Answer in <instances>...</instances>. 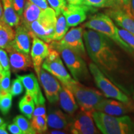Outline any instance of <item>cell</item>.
<instances>
[{"mask_svg": "<svg viewBox=\"0 0 134 134\" xmlns=\"http://www.w3.org/2000/svg\"><path fill=\"white\" fill-rule=\"evenodd\" d=\"M87 53L94 63L112 80L111 75L119 68L120 62L112 40L92 29L83 31Z\"/></svg>", "mask_w": 134, "mask_h": 134, "instance_id": "6da1fadb", "label": "cell"}, {"mask_svg": "<svg viewBox=\"0 0 134 134\" xmlns=\"http://www.w3.org/2000/svg\"><path fill=\"white\" fill-rule=\"evenodd\" d=\"M96 126L104 134H134V122L128 115L113 116L98 110L92 113Z\"/></svg>", "mask_w": 134, "mask_h": 134, "instance_id": "7a4b0ae2", "label": "cell"}, {"mask_svg": "<svg viewBox=\"0 0 134 134\" xmlns=\"http://www.w3.org/2000/svg\"><path fill=\"white\" fill-rule=\"evenodd\" d=\"M83 26L103 34L125 51L130 53L133 52L134 50L120 36L119 29L115 26L112 18L107 14L99 13L94 14Z\"/></svg>", "mask_w": 134, "mask_h": 134, "instance_id": "3957f363", "label": "cell"}, {"mask_svg": "<svg viewBox=\"0 0 134 134\" xmlns=\"http://www.w3.org/2000/svg\"><path fill=\"white\" fill-rule=\"evenodd\" d=\"M56 13L52 8L42 10L36 21L26 27L29 32L31 38L37 37L47 43L52 41L57 23Z\"/></svg>", "mask_w": 134, "mask_h": 134, "instance_id": "277c9868", "label": "cell"}, {"mask_svg": "<svg viewBox=\"0 0 134 134\" xmlns=\"http://www.w3.org/2000/svg\"><path fill=\"white\" fill-rule=\"evenodd\" d=\"M50 46L56 49L66 64L67 68L71 72L74 80L80 81L86 80L90 76L86 64L83 57L71 50L63 46L59 41H52Z\"/></svg>", "mask_w": 134, "mask_h": 134, "instance_id": "5b68a950", "label": "cell"}, {"mask_svg": "<svg viewBox=\"0 0 134 134\" xmlns=\"http://www.w3.org/2000/svg\"><path fill=\"white\" fill-rule=\"evenodd\" d=\"M66 86L73 93L81 110L93 112L98 104L104 99L103 94L98 90L84 86L75 80Z\"/></svg>", "mask_w": 134, "mask_h": 134, "instance_id": "8992f818", "label": "cell"}, {"mask_svg": "<svg viewBox=\"0 0 134 134\" xmlns=\"http://www.w3.org/2000/svg\"><path fill=\"white\" fill-rule=\"evenodd\" d=\"M89 68L96 86L103 92L105 98H112L127 104L133 103L123 91L104 74L103 72L94 63H90Z\"/></svg>", "mask_w": 134, "mask_h": 134, "instance_id": "52a82bcc", "label": "cell"}, {"mask_svg": "<svg viewBox=\"0 0 134 134\" xmlns=\"http://www.w3.org/2000/svg\"><path fill=\"white\" fill-rule=\"evenodd\" d=\"M42 68L51 73L65 86L75 80L71 78L63 65L60 53L50 45L48 55L43 62Z\"/></svg>", "mask_w": 134, "mask_h": 134, "instance_id": "ba28073f", "label": "cell"}, {"mask_svg": "<svg viewBox=\"0 0 134 134\" xmlns=\"http://www.w3.org/2000/svg\"><path fill=\"white\" fill-rule=\"evenodd\" d=\"M92 111L81 110L70 123L69 130L74 134L98 133L99 130L94 123Z\"/></svg>", "mask_w": 134, "mask_h": 134, "instance_id": "9c48e42d", "label": "cell"}, {"mask_svg": "<svg viewBox=\"0 0 134 134\" xmlns=\"http://www.w3.org/2000/svg\"><path fill=\"white\" fill-rule=\"evenodd\" d=\"M96 8L86 4L73 5L68 4L63 11L62 14L69 27H75L86 19L89 13H94Z\"/></svg>", "mask_w": 134, "mask_h": 134, "instance_id": "30bf717a", "label": "cell"}, {"mask_svg": "<svg viewBox=\"0 0 134 134\" xmlns=\"http://www.w3.org/2000/svg\"><path fill=\"white\" fill-rule=\"evenodd\" d=\"M38 77L48 102L52 104H56L59 100V93L61 89L59 82L54 76L42 68H41Z\"/></svg>", "mask_w": 134, "mask_h": 134, "instance_id": "8fae6325", "label": "cell"}, {"mask_svg": "<svg viewBox=\"0 0 134 134\" xmlns=\"http://www.w3.org/2000/svg\"><path fill=\"white\" fill-rule=\"evenodd\" d=\"M95 110L113 116H122L127 113H134V104H127L116 99H104L95 108Z\"/></svg>", "mask_w": 134, "mask_h": 134, "instance_id": "7c38bea8", "label": "cell"}, {"mask_svg": "<svg viewBox=\"0 0 134 134\" xmlns=\"http://www.w3.org/2000/svg\"><path fill=\"white\" fill-rule=\"evenodd\" d=\"M59 42L63 46L71 48L81 57H86V52L84 45L83 29L82 27L71 28L59 41Z\"/></svg>", "mask_w": 134, "mask_h": 134, "instance_id": "4fadbf2b", "label": "cell"}, {"mask_svg": "<svg viewBox=\"0 0 134 134\" xmlns=\"http://www.w3.org/2000/svg\"><path fill=\"white\" fill-rule=\"evenodd\" d=\"M5 49L9 54L10 67L13 73L27 71L33 66L29 54L18 51L11 43Z\"/></svg>", "mask_w": 134, "mask_h": 134, "instance_id": "5bb4252c", "label": "cell"}, {"mask_svg": "<svg viewBox=\"0 0 134 134\" xmlns=\"http://www.w3.org/2000/svg\"><path fill=\"white\" fill-rule=\"evenodd\" d=\"M32 38V46L31 52L33 67L38 76L43 60L48 56L50 45L41 38L34 37Z\"/></svg>", "mask_w": 134, "mask_h": 134, "instance_id": "9a60e30c", "label": "cell"}, {"mask_svg": "<svg viewBox=\"0 0 134 134\" xmlns=\"http://www.w3.org/2000/svg\"><path fill=\"white\" fill-rule=\"evenodd\" d=\"M24 85L26 93L32 97L35 104H45L46 99L43 96L38 80L33 73L24 75H17Z\"/></svg>", "mask_w": 134, "mask_h": 134, "instance_id": "2e32d148", "label": "cell"}, {"mask_svg": "<svg viewBox=\"0 0 134 134\" xmlns=\"http://www.w3.org/2000/svg\"><path fill=\"white\" fill-rule=\"evenodd\" d=\"M31 38L28 29L20 24L16 27L14 39L11 44L21 52L29 54L31 48Z\"/></svg>", "mask_w": 134, "mask_h": 134, "instance_id": "e0dca14e", "label": "cell"}, {"mask_svg": "<svg viewBox=\"0 0 134 134\" xmlns=\"http://www.w3.org/2000/svg\"><path fill=\"white\" fill-rule=\"evenodd\" d=\"M106 14L115 23L134 36V19L121 8H114L106 11Z\"/></svg>", "mask_w": 134, "mask_h": 134, "instance_id": "ac0fdd59", "label": "cell"}, {"mask_svg": "<svg viewBox=\"0 0 134 134\" xmlns=\"http://www.w3.org/2000/svg\"><path fill=\"white\" fill-rule=\"evenodd\" d=\"M58 100L62 109L69 115H73L78 109V105L73 93L63 84H62Z\"/></svg>", "mask_w": 134, "mask_h": 134, "instance_id": "d6986e66", "label": "cell"}, {"mask_svg": "<svg viewBox=\"0 0 134 134\" xmlns=\"http://www.w3.org/2000/svg\"><path fill=\"white\" fill-rule=\"evenodd\" d=\"M47 125L50 128L57 130H69L70 123L66 115L61 110L50 109L48 110Z\"/></svg>", "mask_w": 134, "mask_h": 134, "instance_id": "ffe728a7", "label": "cell"}, {"mask_svg": "<svg viewBox=\"0 0 134 134\" xmlns=\"http://www.w3.org/2000/svg\"><path fill=\"white\" fill-rule=\"evenodd\" d=\"M43 9H42L36 4L27 0L24 8V11L21 17V24L25 27L27 26L31 23L37 19Z\"/></svg>", "mask_w": 134, "mask_h": 134, "instance_id": "44dd1931", "label": "cell"}, {"mask_svg": "<svg viewBox=\"0 0 134 134\" xmlns=\"http://www.w3.org/2000/svg\"><path fill=\"white\" fill-rule=\"evenodd\" d=\"M3 6L4 21L11 27L21 24V18L18 16L13 6V0H1Z\"/></svg>", "mask_w": 134, "mask_h": 134, "instance_id": "7402d4cb", "label": "cell"}, {"mask_svg": "<svg viewBox=\"0 0 134 134\" xmlns=\"http://www.w3.org/2000/svg\"><path fill=\"white\" fill-rule=\"evenodd\" d=\"M15 31L4 21L0 22V48H6L14 41Z\"/></svg>", "mask_w": 134, "mask_h": 134, "instance_id": "603a6c76", "label": "cell"}, {"mask_svg": "<svg viewBox=\"0 0 134 134\" xmlns=\"http://www.w3.org/2000/svg\"><path fill=\"white\" fill-rule=\"evenodd\" d=\"M35 107V103L32 97L29 93H26L24 96L20 100L19 103L20 111L27 117L28 119H31Z\"/></svg>", "mask_w": 134, "mask_h": 134, "instance_id": "cb8c5ba5", "label": "cell"}, {"mask_svg": "<svg viewBox=\"0 0 134 134\" xmlns=\"http://www.w3.org/2000/svg\"><path fill=\"white\" fill-rule=\"evenodd\" d=\"M69 26L67 24L66 19L62 14L58 16L57 19L55 32L52 37V41H59L68 32Z\"/></svg>", "mask_w": 134, "mask_h": 134, "instance_id": "d4e9b609", "label": "cell"}, {"mask_svg": "<svg viewBox=\"0 0 134 134\" xmlns=\"http://www.w3.org/2000/svg\"><path fill=\"white\" fill-rule=\"evenodd\" d=\"M13 122L16 124L21 129L22 132L24 134H34L37 133L32 127L31 124L30 123L24 116L22 115H18L14 118Z\"/></svg>", "mask_w": 134, "mask_h": 134, "instance_id": "484cf974", "label": "cell"}, {"mask_svg": "<svg viewBox=\"0 0 134 134\" xmlns=\"http://www.w3.org/2000/svg\"><path fill=\"white\" fill-rule=\"evenodd\" d=\"M31 124L37 133H43L47 130V117L46 115L32 117Z\"/></svg>", "mask_w": 134, "mask_h": 134, "instance_id": "4316f807", "label": "cell"}, {"mask_svg": "<svg viewBox=\"0 0 134 134\" xmlns=\"http://www.w3.org/2000/svg\"><path fill=\"white\" fill-rule=\"evenodd\" d=\"M85 4L94 8H119L117 0H85Z\"/></svg>", "mask_w": 134, "mask_h": 134, "instance_id": "83f0119b", "label": "cell"}, {"mask_svg": "<svg viewBox=\"0 0 134 134\" xmlns=\"http://www.w3.org/2000/svg\"><path fill=\"white\" fill-rule=\"evenodd\" d=\"M13 95L11 93H1L0 96V111L3 115H6L12 106Z\"/></svg>", "mask_w": 134, "mask_h": 134, "instance_id": "f1b7e54d", "label": "cell"}, {"mask_svg": "<svg viewBox=\"0 0 134 134\" xmlns=\"http://www.w3.org/2000/svg\"><path fill=\"white\" fill-rule=\"evenodd\" d=\"M10 78H11V72L10 70L3 71V76L0 81V88L1 90V93H10Z\"/></svg>", "mask_w": 134, "mask_h": 134, "instance_id": "f546056e", "label": "cell"}, {"mask_svg": "<svg viewBox=\"0 0 134 134\" xmlns=\"http://www.w3.org/2000/svg\"><path fill=\"white\" fill-rule=\"evenodd\" d=\"M51 8L54 10L57 17L62 14L63 11L67 6L66 0H47Z\"/></svg>", "mask_w": 134, "mask_h": 134, "instance_id": "4dcf8cb0", "label": "cell"}, {"mask_svg": "<svg viewBox=\"0 0 134 134\" xmlns=\"http://www.w3.org/2000/svg\"><path fill=\"white\" fill-rule=\"evenodd\" d=\"M24 85L19 78H17L16 79L13 80L12 81V85L10 89V93L14 96H19L24 91Z\"/></svg>", "mask_w": 134, "mask_h": 134, "instance_id": "1f68e13d", "label": "cell"}, {"mask_svg": "<svg viewBox=\"0 0 134 134\" xmlns=\"http://www.w3.org/2000/svg\"><path fill=\"white\" fill-rule=\"evenodd\" d=\"M119 34L122 39L134 50V36L126 30L119 29Z\"/></svg>", "mask_w": 134, "mask_h": 134, "instance_id": "d6a6232c", "label": "cell"}, {"mask_svg": "<svg viewBox=\"0 0 134 134\" xmlns=\"http://www.w3.org/2000/svg\"><path fill=\"white\" fill-rule=\"evenodd\" d=\"M0 64L4 71L10 70L11 67L7 52L1 48H0Z\"/></svg>", "mask_w": 134, "mask_h": 134, "instance_id": "836d02e7", "label": "cell"}, {"mask_svg": "<svg viewBox=\"0 0 134 134\" xmlns=\"http://www.w3.org/2000/svg\"><path fill=\"white\" fill-rule=\"evenodd\" d=\"M13 2L15 11L21 18L24 11L26 0H13Z\"/></svg>", "mask_w": 134, "mask_h": 134, "instance_id": "e575fe53", "label": "cell"}, {"mask_svg": "<svg viewBox=\"0 0 134 134\" xmlns=\"http://www.w3.org/2000/svg\"><path fill=\"white\" fill-rule=\"evenodd\" d=\"M121 8L134 19V0H129V3Z\"/></svg>", "mask_w": 134, "mask_h": 134, "instance_id": "d590c367", "label": "cell"}, {"mask_svg": "<svg viewBox=\"0 0 134 134\" xmlns=\"http://www.w3.org/2000/svg\"><path fill=\"white\" fill-rule=\"evenodd\" d=\"M45 115H46V109L45 104H37L34 110L32 117Z\"/></svg>", "mask_w": 134, "mask_h": 134, "instance_id": "8d00e7d4", "label": "cell"}, {"mask_svg": "<svg viewBox=\"0 0 134 134\" xmlns=\"http://www.w3.org/2000/svg\"><path fill=\"white\" fill-rule=\"evenodd\" d=\"M30 2L37 5L41 9L44 10L48 8V2L47 0H29Z\"/></svg>", "mask_w": 134, "mask_h": 134, "instance_id": "74e56055", "label": "cell"}, {"mask_svg": "<svg viewBox=\"0 0 134 134\" xmlns=\"http://www.w3.org/2000/svg\"><path fill=\"white\" fill-rule=\"evenodd\" d=\"M8 129L10 132V133L13 134H22V132L21 129L19 128V126L13 122V124H11L9 125H8Z\"/></svg>", "mask_w": 134, "mask_h": 134, "instance_id": "f35d334b", "label": "cell"}, {"mask_svg": "<svg viewBox=\"0 0 134 134\" xmlns=\"http://www.w3.org/2000/svg\"><path fill=\"white\" fill-rule=\"evenodd\" d=\"M68 4L73 5L85 4V0H66Z\"/></svg>", "mask_w": 134, "mask_h": 134, "instance_id": "ab89813d", "label": "cell"}, {"mask_svg": "<svg viewBox=\"0 0 134 134\" xmlns=\"http://www.w3.org/2000/svg\"><path fill=\"white\" fill-rule=\"evenodd\" d=\"M7 124L3 123L2 125H0V134H8L9 133L6 130Z\"/></svg>", "mask_w": 134, "mask_h": 134, "instance_id": "60d3db41", "label": "cell"}, {"mask_svg": "<svg viewBox=\"0 0 134 134\" xmlns=\"http://www.w3.org/2000/svg\"><path fill=\"white\" fill-rule=\"evenodd\" d=\"M129 0H117V2L118 3L119 7L122 8L124 6L126 5L129 3Z\"/></svg>", "mask_w": 134, "mask_h": 134, "instance_id": "b9f144b4", "label": "cell"}, {"mask_svg": "<svg viewBox=\"0 0 134 134\" xmlns=\"http://www.w3.org/2000/svg\"><path fill=\"white\" fill-rule=\"evenodd\" d=\"M4 21V14H3V6L1 4V0H0V22Z\"/></svg>", "mask_w": 134, "mask_h": 134, "instance_id": "7bdbcfd3", "label": "cell"}, {"mask_svg": "<svg viewBox=\"0 0 134 134\" xmlns=\"http://www.w3.org/2000/svg\"><path fill=\"white\" fill-rule=\"evenodd\" d=\"M50 133H58V134H63V133H66V132H65L64 131H60V130H57V129H55L54 130H52V132H50Z\"/></svg>", "mask_w": 134, "mask_h": 134, "instance_id": "ee69618b", "label": "cell"}, {"mask_svg": "<svg viewBox=\"0 0 134 134\" xmlns=\"http://www.w3.org/2000/svg\"><path fill=\"white\" fill-rule=\"evenodd\" d=\"M3 71H4V70H3V68H2V66H1V64H0V81H1V78H3Z\"/></svg>", "mask_w": 134, "mask_h": 134, "instance_id": "f6af8a7d", "label": "cell"}, {"mask_svg": "<svg viewBox=\"0 0 134 134\" xmlns=\"http://www.w3.org/2000/svg\"><path fill=\"white\" fill-rule=\"evenodd\" d=\"M3 123H4V120H3V118H1V117H0V125H2Z\"/></svg>", "mask_w": 134, "mask_h": 134, "instance_id": "bcb514c9", "label": "cell"}, {"mask_svg": "<svg viewBox=\"0 0 134 134\" xmlns=\"http://www.w3.org/2000/svg\"><path fill=\"white\" fill-rule=\"evenodd\" d=\"M1 88H0V96H1Z\"/></svg>", "mask_w": 134, "mask_h": 134, "instance_id": "7dc6e473", "label": "cell"}, {"mask_svg": "<svg viewBox=\"0 0 134 134\" xmlns=\"http://www.w3.org/2000/svg\"><path fill=\"white\" fill-rule=\"evenodd\" d=\"M133 99H134V93H133Z\"/></svg>", "mask_w": 134, "mask_h": 134, "instance_id": "c3c4849f", "label": "cell"}]
</instances>
